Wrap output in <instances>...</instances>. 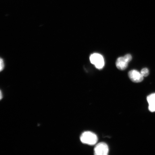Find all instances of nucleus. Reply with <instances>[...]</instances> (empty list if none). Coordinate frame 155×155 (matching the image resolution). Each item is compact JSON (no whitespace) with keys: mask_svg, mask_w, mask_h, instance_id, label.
I'll return each mask as SVG.
<instances>
[{"mask_svg":"<svg viewBox=\"0 0 155 155\" xmlns=\"http://www.w3.org/2000/svg\"><path fill=\"white\" fill-rule=\"evenodd\" d=\"M5 67L4 61L3 59L1 58V59H0V70H1V71H3V70L4 69Z\"/></svg>","mask_w":155,"mask_h":155,"instance_id":"8","label":"nucleus"},{"mask_svg":"<svg viewBox=\"0 0 155 155\" xmlns=\"http://www.w3.org/2000/svg\"><path fill=\"white\" fill-rule=\"evenodd\" d=\"M109 152L107 144L104 142L98 143L94 149V154L96 155H107Z\"/></svg>","mask_w":155,"mask_h":155,"instance_id":"3","label":"nucleus"},{"mask_svg":"<svg viewBox=\"0 0 155 155\" xmlns=\"http://www.w3.org/2000/svg\"><path fill=\"white\" fill-rule=\"evenodd\" d=\"M80 140L83 144L92 145L95 144L97 142L98 137L94 133L87 131L81 135Z\"/></svg>","mask_w":155,"mask_h":155,"instance_id":"1","label":"nucleus"},{"mask_svg":"<svg viewBox=\"0 0 155 155\" xmlns=\"http://www.w3.org/2000/svg\"><path fill=\"white\" fill-rule=\"evenodd\" d=\"M90 60L92 64L98 69H101L104 67V62L103 57L100 54L94 53L90 57Z\"/></svg>","mask_w":155,"mask_h":155,"instance_id":"2","label":"nucleus"},{"mask_svg":"<svg viewBox=\"0 0 155 155\" xmlns=\"http://www.w3.org/2000/svg\"><path fill=\"white\" fill-rule=\"evenodd\" d=\"M149 104L148 109L151 112L155 111V93L151 94L147 97Z\"/></svg>","mask_w":155,"mask_h":155,"instance_id":"6","label":"nucleus"},{"mask_svg":"<svg viewBox=\"0 0 155 155\" xmlns=\"http://www.w3.org/2000/svg\"><path fill=\"white\" fill-rule=\"evenodd\" d=\"M129 63L124 57H120L118 58L116 61V66L118 69L123 71L127 69Z\"/></svg>","mask_w":155,"mask_h":155,"instance_id":"5","label":"nucleus"},{"mask_svg":"<svg viewBox=\"0 0 155 155\" xmlns=\"http://www.w3.org/2000/svg\"><path fill=\"white\" fill-rule=\"evenodd\" d=\"M2 98V92H1V100Z\"/></svg>","mask_w":155,"mask_h":155,"instance_id":"9","label":"nucleus"},{"mask_svg":"<svg viewBox=\"0 0 155 155\" xmlns=\"http://www.w3.org/2000/svg\"><path fill=\"white\" fill-rule=\"evenodd\" d=\"M140 73L144 77H147L149 75V71L147 68H144L141 70Z\"/></svg>","mask_w":155,"mask_h":155,"instance_id":"7","label":"nucleus"},{"mask_svg":"<svg viewBox=\"0 0 155 155\" xmlns=\"http://www.w3.org/2000/svg\"><path fill=\"white\" fill-rule=\"evenodd\" d=\"M128 75L129 78L133 82L140 83L143 80L144 77L141 73L135 70H133L129 71Z\"/></svg>","mask_w":155,"mask_h":155,"instance_id":"4","label":"nucleus"}]
</instances>
